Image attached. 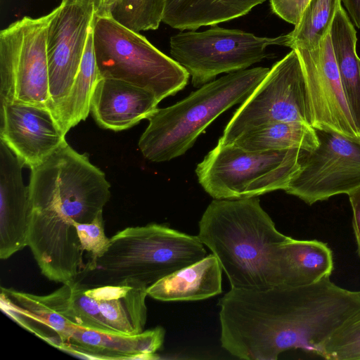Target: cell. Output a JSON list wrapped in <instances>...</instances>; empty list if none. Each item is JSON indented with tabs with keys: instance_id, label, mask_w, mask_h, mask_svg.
<instances>
[{
	"instance_id": "cell-14",
	"label": "cell",
	"mask_w": 360,
	"mask_h": 360,
	"mask_svg": "<svg viewBox=\"0 0 360 360\" xmlns=\"http://www.w3.org/2000/svg\"><path fill=\"white\" fill-rule=\"evenodd\" d=\"M24 165L0 141V258L7 259L27 246L30 223L28 186Z\"/></svg>"
},
{
	"instance_id": "cell-1",
	"label": "cell",
	"mask_w": 360,
	"mask_h": 360,
	"mask_svg": "<svg viewBox=\"0 0 360 360\" xmlns=\"http://www.w3.org/2000/svg\"><path fill=\"white\" fill-rule=\"evenodd\" d=\"M218 305L220 342L226 351L241 359L276 360L289 349L316 354L360 310V291L326 277L303 286L231 288Z\"/></svg>"
},
{
	"instance_id": "cell-13",
	"label": "cell",
	"mask_w": 360,
	"mask_h": 360,
	"mask_svg": "<svg viewBox=\"0 0 360 360\" xmlns=\"http://www.w3.org/2000/svg\"><path fill=\"white\" fill-rule=\"evenodd\" d=\"M0 139L30 169L66 141L49 109L23 103L0 105Z\"/></svg>"
},
{
	"instance_id": "cell-24",
	"label": "cell",
	"mask_w": 360,
	"mask_h": 360,
	"mask_svg": "<svg viewBox=\"0 0 360 360\" xmlns=\"http://www.w3.org/2000/svg\"><path fill=\"white\" fill-rule=\"evenodd\" d=\"M341 0H311L298 24L284 36V46L311 49L329 33Z\"/></svg>"
},
{
	"instance_id": "cell-17",
	"label": "cell",
	"mask_w": 360,
	"mask_h": 360,
	"mask_svg": "<svg viewBox=\"0 0 360 360\" xmlns=\"http://www.w3.org/2000/svg\"><path fill=\"white\" fill-rule=\"evenodd\" d=\"M85 284L86 292L95 299L102 316L115 333L136 335L144 331L146 285L133 281L117 285Z\"/></svg>"
},
{
	"instance_id": "cell-10",
	"label": "cell",
	"mask_w": 360,
	"mask_h": 360,
	"mask_svg": "<svg viewBox=\"0 0 360 360\" xmlns=\"http://www.w3.org/2000/svg\"><path fill=\"white\" fill-rule=\"evenodd\" d=\"M315 130L318 146L300 150V167L285 190L309 205L360 187V137Z\"/></svg>"
},
{
	"instance_id": "cell-21",
	"label": "cell",
	"mask_w": 360,
	"mask_h": 360,
	"mask_svg": "<svg viewBox=\"0 0 360 360\" xmlns=\"http://www.w3.org/2000/svg\"><path fill=\"white\" fill-rule=\"evenodd\" d=\"M329 34L345 96L360 133V58L356 53V31L342 4Z\"/></svg>"
},
{
	"instance_id": "cell-9",
	"label": "cell",
	"mask_w": 360,
	"mask_h": 360,
	"mask_svg": "<svg viewBox=\"0 0 360 360\" xmlns=\"http://www.w3.org/2000/svg\"><path fill=\"white\" fill-rule=\"evenodd\" d=\"M281 122L310 125L305 78L295 49L271 67L236 110L218 143H232L247 132Z\"/></svg>"
},
{
	"instance_id": "cell-19",
	"label": "cell",
	"mask_w": 360,
	"mask_h": 360,
	"mask_svg": "<svg viewBox=\"0 0 360 360\" xmlns=\"http://www.w3.org/2000/svg\"><path fill=\"white\" fill-rule=\"evenodd\" d=\"M280 285L303 286L330 277L334 269L333 252L318 240H297L290 237L279 255Z\"/></svg>"
},
{
	"instance_id": "cell-2",
	"label": "cell",
	"mask_w": 360,
	"mask_h": 360,
	"mask_svg": "<svg viewBox=\"0 0 360 360\" xmlns=\"http://www.w3.org/2000/svg\"><path fill=\"white\" fill-rule=\"evenodd\" d=\"M197 236L218 259L231 288L281 285L280 250L290 237L277 230L257 197L214 199Z\"/></svg>"
},
{
	"instance_id": "cell-7",
	"label": "cell",
	"mask_w": 360,
	"mask_h": 360,
	"mask_svg": "<svg viewBox=\"0 0 360 360\" xmlns=\"http://www.w3.org/2000/svg\"><path fill=\"white\" fill-rule=\"evenodd\" d=\"M58 8L36 18L24 16L0 32V105L23 103L49 109L46 34Z\"/></svg>"
},
{
	"instance_id": "cell-5",
	"label": "cell",
	"mask_w": 360,
	"mask_h": 360,
	"mask_svg": "<svg viewBox=\"0 0 360 360\" xmlns=\"http://www.w3.org/2000/svg\"><path fill=\"white\" fill-rule=\"evenodd\" d=\"M94 51L100 78L127 82L153 93L160 102L188 84L189 74L146 37L109 17L92 20Z\"/></svg>"
},
{
	"instance_id": "cell-15",
	"label": "cell",
	"mask_w": 360,
	"mask_h": 360,
	"mask_svg": "<svg viewBox=\"0 0 360 360\" xmlns=\"http://www.w3.org/2000/svg\"><path fill=\"white\" fill-rule=\"evenodd\" d=\"M161 326L136 335L104 333L72 324L60 336L56 348L91 359H151L164 342Z\"/></svg>"
},
{
	"instance_id": "cell-8",
	"label": "cell",
	"mask_w": 360,
	"mask_h": 360,
	"mask_svg": "<svg viewBox=\"0 0 360 360\" xmlns=\"http://www.w3.org/2000/svg\"><path fill=\"white\" fill-rule=\"evenodd\" d=\"M170 54L191 77L195 87L221 73L247 69L268 53L270 45L284 46V36L260 37L240 30L215 27L197 32H179L170 38Z\"/></svg>"
},
{
	"instance_id": "cell-3",
	"label": "cell",
	"mask_w": 360,
	"mask_h": 360,
	"mask_svg": "<svg viewBox=\"0 0 360 360\" xmlns=\"http://www.w3.org/2000/svg\"><path fill=\"white\" fill-rule=\"evenodd\" d=\"M269 70L257 67L228 73L176 103L158 109L139 141L143 157L160 162L184 155L217 117L244 102Z\"/></svg>"
},
{
	"instance_id": "cell-30",
	"label": "cell",
	"mask_w": 360,
	"mask_h": 360,
	"mask_svg": "<svg viewBox=\"0 0 360 360\" xmlns=\"http://www.w3.org/2000/svg\"><path fill=\"white\" fill-rule=\"evenodd\" d=\"M354 25L360 28V0H341Z\"/></svg>"
},
{
	"instance_id": "cell-27",
	"label": "cell",
	"mask_w": 360,
	"mask_h": 360,
	"mask_svg": "<svg viewBox=\"0 0 360 360\" xmlns=\"http://www.w3.org/2000/svg\"><path fill=\"white\" fill-rule=\"evenodd\" d=\"M75 226L82 250L86 253L87 259L85 270L81 277L93 269L96 261L105 252L110 238L105 234L103 213L99 214L90 223L75 222Z\"/></svg>"
},
{
	"instance_id": "cell-29",
	"label": "cell",
	"mask_w": 360,
	"mask_h": 360,
	"mask_svg": "<svg viewBox=\"0 0 360 360\" xmlns=\"http://www.w3.org/2000/svg\"><path fill=\"white\" fill-rule=\"evenodd\" d=\"M352 210V227L360 257V187L348 194Z\"/></svg>"
},
{
	"instance_id": "cell-20",
	"label": "cell",
	"mask_w": 360,
	"mask_h": 360,
	"mask_svg": "<svg viewBox=\"0 0 360 360\" xmlns=\"http://www.w3.org/2000/svg\"><path fill=\"white\" fill-rule=\"evenodd\" d=\"M266 0H165L162 22L179 30H195L248 13Z\"/></svg>"
},
{
	"instance_id": "cell-23",
	"label": "cell",
	"mask_w": 360,
	"mask_h": 360,
	"mask_svg": "<svg viewBox=\"0 0 360 360\" xmlns=\"http://www.w3.org/2000/svg\"><path fill=\"white\" fill-rule=\"evenodd\" d=\"M232 143L250 151L292 148L310 150L318 146L319 141L311 126L302 122H281L247 132Z\"/></svg>"
},
{
	"instance_id": "cell-22",
	"label": "cell",
	"mask_w": 360,
	"mask_h": 360,
	"mask_svg": "<svg viewBox=\"0 0 360 360\" xmlns=\"http://www.w3.org/2000/svg\"><path fill=\"white\" fill-rule=\"evenodd\" d=\"M99 78L91 23L82 62L71 89L60 103L50 110L64 134L88 117L91 96Z\"/></svg>"
},
{
	"instance_id": "cell-16",
	"label": "cell",
	"mask_w": 360,
	"mask_h": 360,
	"mask_svg": "<svg viewBox=\"0 0 360 360\" xmlns=\"http://www.w3.org/2000/svg\"><path fill=\"white\" fill-rule=\"evenodd\" d=\"M160 101L151 92L124 81L99 78L91 100V112L102 128L122 131L148 119Z\"/></svg>"
},
{
	"instance_id": "cell-26",
	"label": "cell",
	"mask_w": 360,
	"mask_h": 360,
	"mask_svg": "<svg viewBox=\"0 0 360 360\" xmlns=\"http://www.w3.org/2000/svg\"><path fill=\"white\" fill-rule=\"evenodd\" d=\"M316 355L330 360H360V310L319 346Z\"/></svg>"
},
{
	"instance_id": "cell-18",
	"label": "cell",
	"mask_w": 360,
	"mask_h": 360,
	"mask_svg": "<svg viewBox=\"0 0 360 360\" xmlns=\"http://www.w3.org/2000/svg\"><path fill=\"white\" fill-rule=\"evenodd\" d=\"M222 271L218 259L211 253L151 285L147 293L162 302L207 299L221 292Z\"/></svg>"
},
{
	"instance_id": "cell-11",
	"label": "cell",
	"mask_w": 360,
	"mask_h": 360,
	"mask_svg": "<svg viewBox=\"0 0 360 360\" xmlns=\"http://www.w3.org/2000/svg\"><path fill=\"white\" fill-rule=\"evenodd\" d=\"M292 49L298 53L303 68L310 125L360 137L345 96L329 33L316 47Z\"/></svg>"
},
{
	"instance_id": "cell-12",
	"label": "cell",
	"mask_w": 360,
	"mask_h": 360,
	"mask_svg": "<svg viewBox=\"0 0 360 360\" xmlns=\"http://www.w3.org/2000/svg\"><path fill=\"white\" fill-rule=\"evenodd\" d=\"M46 34L51 106L69 94L78 72L94 17L91 0H62Z\"/></svg>"
},
{
	"instance_id": "cell-28",
	"label": "cell",
	"mask_w": 360,
	"mask_h": 360,
	"mask_svg": "<svg viewBox=\"0 0 360 360\" xmlns=\"http://www.w3.org/2000/svg\"><path fill=\"white\" fill-rule=\"evenodd\" d=\"M311 0H270L272 12L296 26Z\"/></svg>"
},
{
	"instance_id": "cell-25",
	"label": "cell",
	"mask_w": 360,
	"mask_h": 360,
	"mask_svg": "<svg viewBox=\"0 0 360 360\" xmlns=\"http://www.w3.org/2000/svg\"><path fill=\"white\" fill-rule=\"evenodd\" d=\"M164 3L165 0H117L110 18L136 32L155 30L162 22Z\"/></svg>"
},
{
	"instance_id": "cell-6",
	"label": "cell",
	"mask_w": 360,
	"mask_h": 360,
	"mask_svg": "<svg viewBox=\"0 0 360 360\" xmlns=\"http://www.w3.org/2000/svg\"><path fill=\"white\" fill-rule=\"evenodd\" d=\"M300 150L250 151L218 143L198 164L195 174L214 199L257 197L286 189L300 167Z\"/></svg>"
},
{
	"instance_id": "cell-4",
	"label": "cell",
	"mask_w": 360,
	"mask_h": 360,
	"mask_svg": "<svg viewBox=\"0 0 360 360\" xmlns=\"http://www.w3.org/2000/svg\"><path fill=\"white\" fill-rule=\"evenodd\" d=\"M207 255L198 236L155 223L131 226L110 238L93 269L78 280L90 285L133 281L148 288Z\"/></svg>"
},
{
	"instance_id": "cell-31",
	"label": "cell",
	"mask_w": 360,
	"mask_h": 360,
	"mask_svg": "<svg viewBox=\"0 0 360 360\" xmlns=\"http://www.w3.org/2000/svg\"><path fill=\"white\" fill-rule=\"evenodd\" d=\"M97 17H110L112 6L117 0H91Z\"/></svg>"
}]
</instances>
